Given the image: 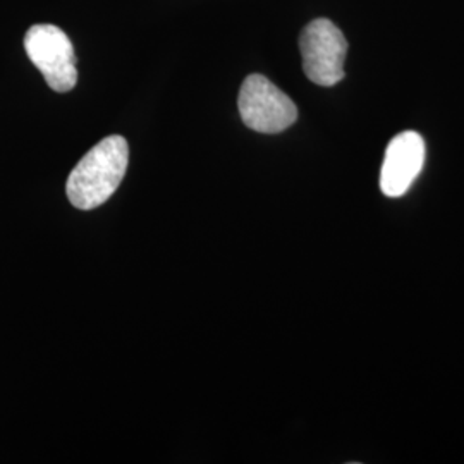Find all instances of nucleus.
<instances>
[{"label": "nucleus", "instance_id": "nucleus-1", "mask_svg": "<svg viewBox=\"0 0 464 464\" xmlns=\"http://www.w3.org/2000/svg\"><path fill=\"white\" fill-rule=\"evenodd\" d=\"M128 162V141L119 134L103 138L69 174L66 193L71 205L78 210H93L103 205L122 183Z\"/></svg>", "mask_w": 464, "mask_h": 464}, {"label": "nucleus", "instance_id": "nucleus-2", "mask_svg": "<svg viewBox=\"0 0 464 464\" xmlns=\"http://www.w3.org/2000/svg\"><path fill=\"white\" fill-rule=\"evenodd\" d=\"M237 107L243 122L256 133H282L298 119L296 103L262 74L243 82Z\"/></svg>", "mask_w": 464, "mask_h": 464}, {"label": "nucleus", "instance_id": "nucleus-3", "mask_svg": "<svg viewBox=\"0 0 464 464\" xmlns=\"http://www.w3.org/2000/svg\"><path fill=\"white\" fill-rule=\"evenodd\" d=\"M303 69L312 83L334 86L344 80L348 42L331 19L318 17L299 36Z\"/></svg>", "mask_w": 464, "mask_h": 464}, {"label": "nucleus", "instance_id": "nucleus-4", "mask_svg": "<svg viewBox=\"0 0 464 464\" xmlns=\"http://www.w3.org/2000/svg\"><path fill=\"white\" fill-rule=\"evenodd\" d=\"M24 50L50 88L67 93L78 83L72 42L53 24H34L24 34Z\"/></svg>", "mask_w": 464, "mask_h": 464}, {"label": "nucleus", "instance_id": "nucleus-5", "mask_svg": "<svg viewBox=\"0 0 464 464\" xmlns=\"http://www.w3.org/2000/svg\"><path fill=\"white\" fill-rule=\"evenodd\" d=\"M425 164V141L415 131H404L391 140L382 162L381 189L389 198L402 197Z\"/></svg>", "mask_w": 464, "mask_h": 464}]
</instances>
